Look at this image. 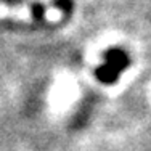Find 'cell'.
<instances>
[{
  "label": "cell",
  "mask_w": 151,
  "mask_h": 151,
  "mask_svg": "<svg viewBox=\"0 0 151 151\" xmlns=\"http://www.w3.org/2000/svg\"><path fill=\"white\" fill-rule=\"evenodd\" d=\"M108 60H109V64L96 71V76L103 82H113L116 81L117 74H121V71L127 66V60H125L124 53L117 52V50H113V52L108 53Z\"/></svg>",
  "instance_id": "6da1fadb"
}]
</instances>
